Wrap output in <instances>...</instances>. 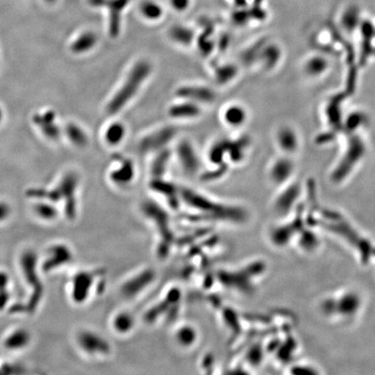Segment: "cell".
Returning a JSON list of instances; mask_svg holds the SVG:
<instances>
[{
  "label": "cell",
  "mask_w": 375,
  "mask_h": 375,
  "mask_svg": "<svg viewBox=\"0 0 375 375\" xmlns=\"http://www.w3.org/2000/svg\"><path fill=\"white\" fill-rule=\"evenodd\" d=\"M152 71V65L147 60H139L131 67L122 86L119 87L107 104V112L115 115L136 97L139 89Z\"/></svg>",
  "instance_id": "1"
},
{
  "label": "cell",
  "mask_w": 375,
  "mask_h": 375,
  "mask_svg": "<svg viewBox=\"0 0 375 375\" xmlns=\"http://www.w3.org/2000/svg\"><path fill=\"white\" fill-rule=\"evenodd\" d=\"M78 175L69 172L63 176L56 189L52 190H31L28 191L29 197L47 199L49 202H58L63 199L65 202V211L69 218H73L76 211V191L78 188Z\"/></svg>",
  "instance_id": "2"
},
{
  "label": "cell",
  "mask_w": 375,
  "mask_h": 375,
  "mask_svg": "<svg viewBox=\"0 0 375 375\" xmlns=\"http://www.w3.org/2000/svg\"><path fill=\"white\" fill-rule=\"evenodd\" d=\"M20 267L26 283L33 291L30 299V309H35L43 297V284L37 272V258L33 251H26L20 257Z\"/></svg>",
  "instance_id": "3"
},
{
  "label": "cell",
  "mask_w": 375,
  "mask_h": 375,
  "mask_svg": "<svg viewBox=\"0 0 375 375\" xmlns=\"http://www.w3.org/2000/svg\"><path fill=\"white\" fill-rule=\"evenodd\" d=\"M177 134L175 127L165 126L146 135L139 142L138 149L142 153H155L167 146Z\"/></svg>",
  "instance_id": "4"
},
{
  "label": "cell",
  "mask_w": 375,
  "mask_h": 375,
  "mask_svg": "<svg viewBox=\"0 0 375 375\" xmlns=\"http://www.w3.org/2000/svg\"><path fill=\"white\" fill-rule=\"evenodd\" d=\"M77 341L79 348L88 356L105 357L111 353V346L108 342L91 331L79 332Z\"/></svg>",
  "instance_id": "5"
},
{
  "label": "cell",
  "mask_w": 375,
  "mask_h": 375,
  "mask_svg": "<svg viewBox=\"0 0 375 375\" xmlns=\"http://www.w3.org/2000/svg\"><path fill=\"white\" fill-rule=\"evenodd\" d=\"M92 6H105L109 10V32L112 37H117L121 30V13L129 0H89Z\"/></svg>",
  "instance_id": "6"
},
{
  "label": "cell",
  "mask_w": 375,
  "mask_h": 375,
  "mask_svg": "<svg viewBox=\"0 0 375 375\" xmlns=\"http://www.w3.org/2000/svg\"><path fill=\"white\" fill-rule=\"evenodd\" d=\"M71 259L72 253L68 246L62 243L54 244L47 250L45 258L42 261V271L51 273L71 262Z\"/></svg>",
  "instance_id": "7"
},
{
  "label": "cell",
  "mask_w": 375,
  "mask_h": 375,
  "mask_svg": "<svg viewBox=\"0 0 375 375\" xmlns=\"http://www.w3.org/2000/svg\"><path fill=\"white\" fill-rule=\"evenodd\" d=\"M175 95L182 100L191 101L197 104H211L216 99V93L208 86L187 85L180 86Z\"/></svg>",
  "instance_id": "8"
},
{
  "label": "cell",
  "mask_w": 375,
  "mask_h": 375,
  "mask_svg": "<svg viewBox=\"0 0 375 375\" xmlns=\"http://www.w3.org/2000/svg\"><path fill=\"white\" fill-rule=\"evenodd\" d=\"M350 143L348 144V148L346 149L345 156L342 158V163L339 165L338 176L343 177L345 176L346 173H348L353 166L360 162V159L364 156L366 152V147L364 143L358 136H353L350 138Z\"/></svg>",
  "instance_id": "9"
},
{
  "label": "cell",
  "mask_w": 375,
  "mask_h": 375,
  "mask_svg": "<svg viewBox=\"0 0 375 375\" xmlns=\"http://www.w3.org/2000/svg\"><path fill=\"white\" fill-rule=\"evenodd\" d=\"M96 275L92 272L82 271L77 273L71 281V297L75 303H82L89 296Z\"/></svg>",
  "instance_id": "10"
},
{
  "label": "cell",
  "mask_w": 375,
  "mask_h": 375,
  "mask_svg": "<svg viewBox=\"0 0 375 375\" xmlns=\"http://www.w3.org/2000/svg\"><path fill=\"white\" fill-rule=\"evenodd\" d=\"M179 162L189 174L196 173L200 168V159L193 145L188 140L180 142L176 149Z\"/></svg>",
  "instance_id": "11"
},
{
  "label": "cell",
  "mask_w": 375,
  "mask_h": 375,
  "mask_svg": "<svg viewBox=\"0 0 375 375\" xmlns=\"http://www.w3.org/2000/svg\"><path fill=\"white\" fill-rule=\"evenodd\" d=\"M117 160H119L118 166L111 171L110 179L115 185H128L133 181L136 175L135 164L132 160L127 157L117 156Z\"/></svg>",
  "instance_id": "12"
},
{
  "label": "cell",
  "mask_w": 375,
  "mask_h": 375,
  "mask_svg": "<svg viewBox=\"0 0 375 375\" xmlns=\"http://www.w3.org/2000/svg\"><path fill=\"white\" fill-rule=\"evenodd\" d=\"M56 113L53 111H46L37 113L33 116V121L46 138L58 140L60 137V129L56 123Z\"/></svg>",
  "instance_id": "13"
},
{
  "label": "cell",
  "mask_w": 375,
  "mask_h": 375,
  "mask_svg": "<svg viewBox=\"0 0 375 375\" xmlns=\"http://www.w3.org/2000/svg\"><path fill=\"white\" fill-rule=\"evenodd\" d=\"M275 138L279 148L288 156L296 152L299 149V136L292 127H281L276 132Z\"/></svg>",
  "instance_id": "14"
},
{
  "label": "cell",
  "mask_w": 375,
  "mask_h": 375,
  "mask_svg": "<svg viewBox=\"0 0 375 375\" xmlns=\"http://www.w3.org/2000/svg\"><path fill=\"white\" fill-rule=\"evenodd\" d=\"M329 61L322 54H314L305 60L303 71L311 78H318L325 74L329 69Z\"/></svg>",
  "instance_id": "15"
},
{
  "label": "cell",
  "mask_w": 375,
  "mask_h": 375,
  "mask_svg": "<svg viewBox=\"0 0 375 375\" xmlns=\"http://www.w3.org/2000/svg\"><path fill=\"white\" fill-rule=\"evenodd\" d=\"M154 278V274L151 270L146 269L138 275L134 276L133 278L124 283L122 288V293L126 297H134L137 296L139 291L144 289L147 286V283L152 281Z\"/></svg>",
  "instance_id": "16"
},
{
  "label": "cell",
  "mask_w": 375,
  "mask_h": 375,
  "mask_svg": "<svg viewBox=\"0 0 375 375\" xmlns=\"http://www.w3.org/2000/svg\"><path fill=\"white\" fill-rule=\"evenodd\" d=\"M293 171V164L289 156H282L272 164L269 175L275 183H283L289 178Z\"/></svg>",
  "instance_id": "17"
},
{
  "label": "cell",
  "mask_w": 375,
  "mask_h": 375,
  "mask_svg": "<svg viewBox=\"0 0 375 375\" xmlns=\"http://www.w3.org/2000/svg\"><path fill=\"white\" fill-rule=\"evenodd\" d=\"M202 113L200 106L197 103L184 100L182 103L173 104L169 109V115L175 119H190L199 116Z\"/></svg>",
  "instance_id": "18"
},
{
  "label": "cell",
  "mask_w": 375,
  "mask_h": 375,
  "mask_svg": "<svg viewBox=\"0 0 375 375\" xmlns=\"http://www.w3.org/2000/svg\"><path fill=\"white\" fill-rule=\"evenodd\" d=\"M30 334L25 328H17L8 334L4 340L5 349L19 351L26 348L30 344Z\"/></svg>",
  "instance_id": "19"
},
{
  "label": "cell",
  "mask_w": 375,
  "mask_h": 375,
  "mask_svg": "<svg viewBox=\"0 0 375 375\" xmlns=\"http://www.w3.org/2000/svg\"><path fill=\"white\" fill-rule=\"evenodd\" d=\"M98 42L97 34L93 31H85L76 37L71 45V52L75 54H84L96 47Z\"/></svg>",
  "instance_id": "20"
},
{
  "label": "cell",
  "mask_w": 375,
  "mask_h": 375,
  "mask_svg": "<svg viewBox=\"0 0 375 375\" xmlns=\"http://www.w3.org/2000/svg\"><path fill=\"white\" fill-rule=\"evenodd\" d=\"M248 117L247 111L240 104L229 105L223 112V119L229 126L241 127L245 123Z\"/></svg>",
  "instance_id": "21"
},
{
  "label": "cell",
  "mask_w": 375,
  "mask_h": 375,
  "mask_svg": "<svg viewBox=\"0 0 375 375\" xmlns=\"http://www.w3.org/2000/svg\"><path fill=\"white\" fill-rule=\"evenodd\" d=\"M171 159V151L167 148L156 152L150 165V174L154 178H162L167 171Z\"/></svg>",
  "instance_id": "22"
},
{
  "label": "cell",
  "mask_w": 375,
  "mask_h": 375,
  "mask_svg": "<svg viewBox=\"0 0 375 375\" xmlns=\"http://www.w3.org/2000/svg\"><path fill=\"white\" fill-rule=\"evenodd\" d=\"M150 187L152 190L160 194H163L168 198L170 203L173 206H176L178 203V197H180L179 190L173 183L166 182L162 178H154L150 182Z\"/></svg>",
  "instance_id": "23"
},
{
  "label": "cell",
  "mask_w": 375,
  "mask_h": 375,
  "mask_svg": "<svg viewBox=\"0 0 375 375\" xmlns=\"http://www.w3.org/2000/svg\"><path fill=\"white\" fill-rule=\"evenodd\" d=\"M169 36L172 41L182 46H190L195 40L194 30L190 27L180 25L172 26L169 31Z\"/></svg>",
  "instance_id": "24"
},
{
  "label": "cell",
  "mask_w": 375,
  "mask_h": 375,
  "mask_svg": "<svg viewBox=\"0 0 375 375\" xmlns=\"http://www.w3.org/2000/svg\"><path fill=\"white\" fill-rule=\"evenodd\" d=\"M258 58L266 69H272L280 62L282 52L281 49L275 45H266L259 52Z\"/></svg>",
  "instance_id": "25"
},
{
  "label": "cell",
  "mask_w": 375,
  "mask_h": 375,
  "mask_svg": "<svg viewBox=\"0 0 375 375\" xmlns=\"http://www.w3.org/2000/svg\"><path fill=\"white\" fill-rule=\"evenodd\" d=\"M126 136V128L120 122H113L109 124L104 132V139L112 146L118 145L123 141Z\"/></svg>",
  "instance_id": "26"
},
{
  "label": "cell",
  "mask_w": 375,
  "mask_h": 375,
  "mask_svg": "<svg viewBox=\"0 0 375 375\" xmlns=\"http://www.w3.org/2000/svg\"><path fill=\"white\" fill-rule=\"evenodd\" d=\"M65 134L69 140L80 148L86 147L89 144V138L82 127L74 123H69L65 127Z\"/></svg>",
  "instance_id": "27"
},
{
  "label": "cell",
  "mask_w": 375,
  "mask_h": 375,
  "mask_svg": "<svg viewBox=\"0 0 375 375\" xmlns=\"http://www.w3.org/2000/svg\"><path fill=\"white\" fill-rule=\"evenodd\" d=\"M134 319L133 316L130 313L119 312L114 316L112 326L117 333L124 334V333H128L133 328L135 323Z\"/></svg>",
  "instance_id": "28"
},
{
  "label": "cell",
  "mask_w": 375,
  "mask_h": 375,
  "mask_svg": "<svg viewBox=\"0 0 375 375\" xmlns=\"http://www.w3.org/2000/svg\"><path fill=\"white\" fill-rule=\"evenodd\" d=\"M204 30L197 38V45L201 53L204 56L209 55L214 50V43L210 38L213 26L208 22L205 23Z\"/></svg>",
  "instance_id": "29"
},
{
  "label": "cell",
  "mask_w": 375,
  "mask_h": 375,
  "mask_svg": "<svg viewBox=\"0 0 375 375\" xmlns=\"http://www.w3.org/2000/svg\"><path fill=\"white\" fill-rule=\"evenodd\" d=\"M237 72V68L234 64H223L215 69V78L220 85H225L232 81L236 77Z\"/></svg>",
  "instance_id": "30"
},
{
  "label": "cell",
  "mask_w": 375,
  "mask_h": 375,
  "mask_svg": "<svg viewBox=\"0 0 375 375\" xmlns=\"http://www.w3.org/2000/svg\"><path fill=\"white\" fill-rule=\"evenodd\" d=\"M140 11L145 19L153 21L161 19L164 13L162 6L151 0H146L143 2L140 5Z\"/></svg>",
  "instance_id": "31"
},
{
  "label": "cell",
  "mask_w": 375,
  "mask_h": 375,
  "mask_svg": "<svg viewBox=\"0 0 375 375\" xmlns=\"http://www.w3.org/2000/svg\"><path fill=\"white\" fill-rule=\"evenodd\" d=\"M34 212L38 218L44 221H54L58 217V210L52 203L41 202L34 206Z\"/></svg>",
  "instance_id": "32"
},
{
  "label": "cell",
  "mask_w": 375,
  "mask_h": 375,
  "mask_svg": "<svg viewBox=\"0 0 375 375\" xmlns=\"http://www.w3.org/2000/svg\"><path fill=\"white\" fill-rule=\"evenodd\" d=\"M228 140H221L213 145L208 152V158L210 162L217 165L223 164L224 156L228 153Z\"/></svg>",
  "instance_id": "33"
},
{
  "label": "cell",
  "mask_w": 375,
  "mask_h": 375,
  "mask_svg": "<svg viewBox=\"0 0 375 375\" xmlns=\"http://www.w3.org/2000/svg\"><path fill=\"white\" fill-rule=\"evenodd\" d=\"M176 340L180 345H193L197 340V331L190 325L182 326L176 332Z\"/></svg>",
  "instance_id": "34"
},
{
  "label": "cell",
  "mask_w": 375,
  "mask_h": 375,
  "mask_svg": "<svg viewBox=\"0 0 375 375\" xmlns=\"http://www.w3.org/2000/svg\"><path fill=\"white\" fill-rule=\"evenodd\" d=\"M366 120H367V116L364 113L356 111V112L351 113L346 117L344 126H345L346 130H347L349 133H353L358 129H360V127L364 125Z\"/></svg>",
  "instance_id": "35"
},
{
  "label": "cell",
  "mask_w": 375,
  "mask_h": 375,
  "mask_svg": "<svg viewBox=\"0 0 375 375\" xmlns=\"http://www.w3.org/2000/svg\"><path fill=\"white\" fill-rule=\"evenodd\" d=\"M11 207L4 202H0V223L5 222L11 216Z\"/></svg>",
  "instance_id": "36"
},
{
  "label": "cell",
  "mask_w": 375,
  "mask_h": 375,
  "mask_svg": "<svg viewBox=\"0 0 375 375\" xmlns=\"http://www.w3.org/2000/svg\"><path fill=\"white\" fill-rule=\"evenodd\" d=\"M190 0H171V6L175 11H184L190 6Z\"/></svg>",
  "instance_id": "37"
},
{
  "label": "cell",
  "mask_w": 375,
  "mask_h": 375,
  "mask_svg": "<svg viewBox=\"0 0 375 375\" xmlns=\"http://www.w3.org/2000/svg\"><path fill=\"white\" fill-rule=\"evenodd\" d=\"M1 117H2V112H1V109H0V120H1Z\"/></svg>",
  "instance_id": "38"
}]
</instances>
